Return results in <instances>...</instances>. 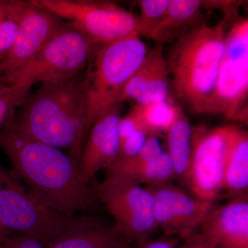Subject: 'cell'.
<instances>
[{"label": "cell", "mask_w": 248, "mask_h": 248, "mask_svg": "<svg viewBox=\"0 0 248 248\" xmlns=\"http://www.w3.org/2000/svg\"><path fill=\"white\" fill-rule=\"evenodd\" d=\"M0 149L9 159L15 177L49 208L73 217L94 207L95 195L71 155L28 138L10 125L0 131Z\"/></svg>", "instance_id": "cell-1"}, {"label": "cell", "mask_w": 248, "mask_h": 248, "mask_svg": "<svg viewBox=\"0 0 248 248\" xmlns=\"http://www.w3.org/2000/svg\"><path fill=\"white\" fill-rule=\"evenodd\" d=\"M83 74L41 84L17 109L10 125L35 141L70 150L79 162L86 125Z\"/></svg>", "instance_id": "cell-2"}, {"label": "cell", "mask_w": 248, "mask_h": 248, "mask_svg": "<svg viewBox=\"0 0 248 248\" xmlns=\"http://www.w3.org/2000/svg\"><path fill=\"white\" fill-rule=\"evenodd\" d=\"M231 16L226 10L215 25L200 24L186 32L166 60L174 94L192 113L204 114L215 93Z\"/></svg>", "instance_id": "cell-3"}, {"label": "cell", "mask_w": 248, "mask_h": 248, "mask_svg": "<svg viewBox=\"0 0 248 248\" xmlns=\"http://www.w3.org/2000/svg\"><path fill=\"white\" fill-rule=\"evenodd\" d=\"M149 51L138 35L97 46L93 50L83 74L86 105L85 141L94 122L119 105L121 91Z\"/></svg>", "instance_id": "cell-4"}, {"label": "cell", "mask_w": 248, "mask_h": 248, "mask_svg": "<svg viewBox=\"0 0 248 248\" xmlns=\"http://www.w3.org/2000/svg\"><path fill=\"white\" fill-rule=\"evenodd\" d=\"M73 217L49 208L0 164V230L5 236L27 235L47 245L66 229Z\"/></svg>", "instance_id": "cell-5"}, {"label": "cell", "mask_w": 248, "mask_h": 248, "mask_svg": "<svg viewBox=\"0 0 248 248\" xmlns=\"http://www.w3.org/2000/svg\"><path fill=\"white\" fill-rule=\"evenodd\" d=\"M86 37L93 45L141 37L138 16L115 3L95 0H35Z\"/></svg>", "instance_id": "cell-6"}, {"label": "cell", "mask_w": 248, "mask_h": 248, "mask_svg": "<svg viewBox=\"0 0 248 248\" xmlns=\"http://www.w3.org/2000/svg\"><path fill=\"white\" fill-rule=\"evenodd\" d=\"M96 46L67 24L30 61L3 77L0 84H42L82 73Z\"/></svg>", "instance_id": "cell-7"}, {"label": "cell", "mask_w": 248, "mask_h": 248, "mask_svg": "<svg viewBox=\"0 0 248 248\" xmlns=\"http://www.w3.org/2000/svg\"><path fill=\"white\" fill-rule=\"evenodd\" d=\"M95 197L113 217L116 231L128 245L144 244L157 230L153 195L148 187L126 178L107 174L96 187Z\"/></svg>", "instance_id": "cell-8"}, {"label": "cell", "mask_w": 248, "mask_h": 248, "mask_svg": "<svg viewBox=\"0 0 248 248\" xmlns=\"http://www.w3.org/2000/svg\"><path fill=\"white\" fill-rule=\"evenodd\" d=\"M248 19L240 17L226 32L216 88L204 114L248 122Z\"/></svg>", "instance_id": "cell-9"}, {"label": "cell", "mask_w": 248, "mask_h": 248, "mask_svg": "<svg viewBox=\"0 0 248 248\" xmlns=\"http://www.w3.org/2000/svg\"><path fill=\"white\" fill-rule=\"evenodd\" d=\"M238 127L192 128V155L185 185L191 194L214 202L224 191L225 170Z\"/></svg>", "instance_id": "cell-10"}, {"label": "cell", "mask_w": 248, "mask_h": 248, "mask_svg": "<svg viewBox=\"0 0 248 248\" xmlns=\"http://www.w3.org/2000/svg\"><path fill=\"white\" fill-rule=\"evenodd\" d=\"M153 197L157 229L169 236L186 239L195 234L214 208V202L202 200L170 184L147 186Z\"/></svg>", "instance_id": "cell-11"}, {"label": "cell", "mask_w": 248, "mask_h": 248, "mask_svg": "<svg viewBox=\"0 0 248 248\" xmlns=\"http://www.w3.org/2000/svg\"><path fill=\"white\" fill-rule=\"evenodd\" d=\"M66 24L35 0L26 1L14 45L1 60L2 78L30 61Z\"/></svg>", "instance_id": "cell-12"}, {"label": "cell", "mask_w": 248, "mask_h": 248, "mask_svg": "<svg viewBox=\"0 0 248 248\" xmlns=\"http://www.w3.org/2000/svg\"><path fill=\"white\" fill-rule=\"evenodd\" d=\"M120 105H115L93 124L79 160L80 171L89 184L97 172L108 169L115 161L120 148Z\"/></svg>", "instance_id": "cell-13"}, {"label": "cell", "mask_w": 248, "mask_h": 248, "mask_svg": "<svg viewBox=\"0 0 248 248\" xmlns=\"http://www.w3.org/2000/svg\"><path fill=\"white\" fill-rule=\"evenodd\" d=\"M200 228L216 240L218 248H248L247 197L214 207Z\"/></svg>", "instance_id": "cell-14"}, {"label": "cell", "mask_w": 248, "mask_h": 248, "mask_svg": "<svg viewBox=\"0 0 248 248\" xmlns=\"http://www.w3.org/2000/svg\"><path fill=\"white\" fill-rule=\"evenodd\" d=\"M47 248H129L114 226L86 217H73L62 234Z\"/></svg>", "instance_id": "cell-15"}, {"label": "cell", "mask_w": 248, "mask_h": 248, "mask_svg": "<svg viewBox=\"0 0 248 248\" xmlns=\"http://www.w3.org/2000/svg\"><path fill=\"white\" fill-rule=\"evenodd\" d=\"M203 4L198 0H170L166 16L153 31L151 40L161 45L200 25L198 22Z\"/></svg>", "instance_id": "cell-16"}, {"label": "cell", "mask_w": 248, "mask_h": 248, "mask_svg": "<svg viewBox=\"0 0 248 248\" xmlns=\"http://www.w3.org/2000/svg\"><path fill=\"white\" fill-rule=\"evenodd\" d=\"M248 189V134L238 128L225 170L224 191L233 199L246 197Z\"/></svg>", "instance_id": "cell-17"}, {"label": "cell", "mask_w": 248, "mask_h": 248, "mask_svg": "<svg viewBox=\"0 0 248 248\" xmlns=\"http://www.w3.org/2000/svg\"><path fill=\"white\" fill-rule=\"evenodd\" d=\"M192 128L182 110L177 121L166 133V153L172 161L175 178L184 184L192 155Z\"/></svg>", "instance_id": "cell-18"}, {"label": "cell", "mask_w": 248, "mask_h": 248, "mask_svg": "<svg viewBox=\"0 0 248 248\" xmlns=\"http://www.w3.org/2000/svg\"><path fill=\"white\" fill-rule=\"evenodd\" d=\"M107 174L126 178L141 185L144 184L148 186L169 184L175 178L172 161L166 151L138 166L109 168Z\"/></svg>", "instance_id": "cell-19"}, {"label": "cell", "mask_w": 248, "mask_h": 248, "mask_svg": "<svg viewBox=\"0 0 248 248\" xmlns=\"http://www.w3.org/2000/svg\"><path fill=\"white\" fill-rule=\"evenodd\" d=\"M143 128L150 134L159 137L172 127L183 110L172 97L146 106L136 104Z\"/></svg>", "instance_id": "cell-20"}, {"label": "cell", "mask_w": 248, "mask_h": 248, "mask_svg": "<svg viewBox=\"0 0 248 248\" xmlns=\"http://www.w3.org/2000/svg\"><path fill=\"white\" fill-rule=\"evenodd\" d=\"M166 60L163 55L162 47L158 45L150 50L144 61L135 71L121 91L117 104L128 100L136 101L151 82L160 63Z\"/></svg>", "instance_id": "cell-21"}, {"label": "cell", "mask_w": 248, "mask_h": 248, "mask_svg": "<svg viewBox=\"0 0 248 248\" xmlns=\"http://www.w3.org/2000/svg\"><path fill=\"white\" fill-rule=\"evenodd\" d=\"M26 1L2 0L0 14V59L9 51L17 37Z\"/></svg>", "instance_id": "cell-22"}, {"label": "cell", "mask_w": 248, "mask_h": 248, "mask_svg": "<svg viewBox=\"0 0 248 248\" xmlns=\"http://www.w3.org/2000/svg\"><path fill=\"white\" fill-rule=\"evenodd\" d=\"M30 84H0V131L14 120L17 109L30 94Z\"/></svg>", "instance_id": "cell-23"}, {"label": "cell", "mask_w": 248, "mask_h": 248, "mask_svg": "<svg viewBox=\"0 0 248 248\" xmlns=\"http://www.w3.org/2000/svg\"><path fill=\"white\" fill-rule=\"evenodd\" d=\"M170 78L166 60L160 63L151 82L140 97L137 104L146 106L161 102L170 96Z\"/></svg>", "instance_id": "cell-24"}, {"label": "cell", "mask_w": 248, "mask_h": 248, "mask_svg": "<svg viewBox=\"0 0 248 248\" xmlns=\"http://www.w3.org/2000/svg\"><path fill=\"white\" fill-rule=\"evenodd\" d=\"M170 0H141L139 1L141 15L138 16L141 27V37L151 39L155 29L166 16Z\"/></svg>", "instance_id": "cell-25"}, {"label": "cell", "mask_w": 248, "mask_h": 248, "mask_svg": "<svg viewBox=\"0 0 248 248\" xmlns=\"http://www.w3.org/2000/svg\"><path fill=\"white\" fill-rule=\"evenodd\" d=\"M150 134L143 128L136 130L128 138L121 142L115 161H125L131 159L138 155L144 146Z\"/></svg>", "instance_id": "cell-26"}, {"label": "cell", "mask_w": 248, "mask_h": 248, "mask_svg": "<svg viewBox=\"0 0 248 248\" xmlns=\"http://www.w3.org/2000/svg\"><path fill=\"white\" fill-rule=\"evenodd\" d=\"M141 128L143 127L141 117L135 105L126 115L124 116V117H121L120 122H119L120 144L121 142L128 138L136 130Z\"/></svg>", "instance_id": "cell-27"}, {"label": "cell", "mask_w": 248, "mask_h": 248, "mask_svg": "<svg viewBox=\"0 0 248 248\" xmlns=\"http://www.w3.org/2000/svg\"><path fill=\"white\" fill-rule=\"evenodd\" d=\"M0 248H47L40 240L20 234H10L0 244Z\"/></svg>", "instance_id": "cell-28"}, {"label": "cell", "mask_w": 248, "mask_h": 248, "mask_svg": "<svg viewBox=\"0 0 248 248\" xmlns=\"http://www.w3.org/2000/svg\"><path fill=\"white\" fill-rule=\"evenodd\" d=\"M184 241V244L178 248H218L216 240L202 231L195 232Z\"/></svg>", "instance_id": "cell-29"}, {"label": "cell", "mask_w": 248, "mask_h": 248, "mask_svg": "<svg viewBox=\"0 0 248 248\" xmlns=\"http://www.w3.org/2000/svg\"><path fill=\"white\" fill-rule=\"evenodd\" d=\"M177 240L175 238H163L156 240H149L144 244L137 246L136 248H178Z\"/></svg>", "instance_id": "cell-30"}, {"label": "cell", "mask_w": 248, "mask_h": 248, "mask_svg": "<svg viewBox=\"0 0 248 248\" xmlns=\"http://www.w3.org/2000/svg\"><path fill=\"white\" fill-rule=\"evenodd\" d=\"M6 237V236H5L4 233H3L2 231L0 230V244H1V241H2Z\"/></svg>", "instance_id": "cell-31"}, {"label": "cell", "mask_w": 248, "mask_h": 248, "mask_svg": "<svg viewBox=\"0 0 248 248\" xmlns=\"http://www.w3.org/2000/svg\"><path fill=\"white\" fill-rule=\"evenodd\" d=\"M1 59H0V83L2 79V73H1Z\"/></svg>", "instance_id": "cell-32"}]
</instances>
